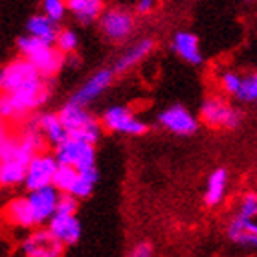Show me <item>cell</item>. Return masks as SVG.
Wrapping results in <instances>:
<instances>
[{
  "mask_svg": "<svg viewBox=\"0 0 257 257\" xmlns=\"http://www.w3.org/2000/svg\"><path fill=\"white\" fill-rule=\"evenodd\" d=\"M48 81L39 77L13 94H0V118L8 121H24L35 108L48 101Z\"/></svg>",
  "mask_w": 257,
  "mask_h": 257,
  "instance_id": "6da1fadb",
  "label": "cell"
},
{
  "mask_svg": "<svg viewBox=\"0 0 257 257\" xmlns=\"http://www.w3.org/2000/svg\"><path fill=\"white\" fill-rule=\"evenodd\" d=\"M21 57L28 59L33 64V68L37 70V74L43 79H52L54 75H57L64 64V54L59 52L57 48L50 46V44L39 41V39L32 37V35H24L17 41Z\"/></svg>",
  "mask_w": 257,
  "mask_h": 257,
  "instance_id": "7a4b0ae2",
  "label": "cell"
},
{
  "mask_svg": "<svg viewBox=\"0 0 257 257\" xmlns=\"http://www.w3.org/2000/svg\"><path fill=\"white\" fill-rule=\"evenodd\" d=\"M57 114H59L70 138L81 140V142L92 145H96L97 140L101 138V121H97L85 107H79V105L68 101Z\"/></svg>",
  "mask_w": 257,
  "mask_h": 257,
  "instance_id": "3957f363",
  "label": "cell"
},
{
  "mask_svg": "<svg viewBox=\"0 0 257 257\" xmlns=\"http://www.w3.org/2000/svg\"><path fill=\"white\" fill-rule=\"evenodd\" d=\"M99 173L97 167L86 169V171H77L72 167H63L59 166V171L55 175L54 188L63 195H72L75 198H86L90 197V193L94 191Z\"/></svg>",
  "mask_w": 257,
  "mask_h": 257,
  "instance_id": "277c9868",
  "label": "cell"
},
{
  "mask_svg": "<svg viewBox=\"0 0 257 257\" xmlns=\"http://www.w3.org/2000/svg\"><path fill=\"white\" fill-rule=\"evenodd\" d=\"M200 119L213 128H235L241 123L242 112L224 97L211 96L200 105Z\"/></svg>",
  "mask_w": 257,
  "mask_h": 257,
  "instance_id": "5b68a950",
  "label": "cell"
},
{
  "mask_svg": "<svg viewBox=\"0 0 257 257\" xmlns=\"http://www.w3.org/2000/svg\"><path fill=\"white\" fill-rule=\"evenodd\" d=\"M57 164L63 167H72L77 171H86L96 167V145L68 138L54 151Z\"/></svg>",
  "mask_w": 257,
  "mask_h": 257,
  "instance_id": "8992f818",
  "label": "cell"
},
{
  "mask_svg": "<svg viewBox=\"0 0 257 257\" xmlns=\"http://www.w3.org/2000/svg\"><path fill=\"white\" fill-rule=\"evenodd\" d=\"M39 77L41 75L30 61L24 57H17L0 68V94H13Z\"/></svg>",
  "mask_w": 257,
  "mask_h": 257,
  "instance_id": "52a82bcc",
  "label": "cell"
},
{
  "mask_svg": "<svg viewBox=\"0 0 257 257\" xmlns=\"http://www.w3.org/2000/svg\"><path fill=\"white\" fill-rule=\"evenodd\" d=\"M101 125L110 133L128 134V136H142L147 133V123L123 105L107 108L101 116Z\"/></svg>",
  "mask_w": 257,
  "mask_h": 257,
  "instance_id": "ba28073f",
  "label": "cell"
},
{
  "mask_svg": "<svg viewBox=\"0 0 257 257\" xmlns=\"http://www.w3.org/2000/svg\"><path fill=\"white\" fill-rule=\"evenodd\" d=\"M57 171H59V164L54 155H48V153L37 155L28 166L26 180H24L28 191H37V189L54 186Z\"/></svg>",
  "mask_w": 257,
  "mask_h": 257,
  "instance_id": "9c48e42d",
  "label": "cell"
},
{
  "mask_svg": "<svg viewBox=\"0 0 257 257\" xmlns=\"http://www.w3.org/2000/svg\"><path fill=\"white\" fill-rule=\"evenodd\" d=\"M99 26H101L105 37L114 43H121L134 32V17L131 11L123 10V8H108L103 11Z\"/></svg>",
  "mask_w": 257,
  "mask_h": 257,
  "instance_id": "30bf717a",
  "label": "cell"
},
{
  "mask_svg": "<svg viewBox=\"0 0 257 257\" xmlns=\"http://www.w3.org/2000/svg\"><path fill=\"white\" fill-rule=\"evenodd\" d=\"M22 250L26 257H61L64 244H61L48 228L32 231L22 242Z\"/></svg>",
  "mask_w": 257,
  "mask_h": 257,
  "instance_id": "8fae6325",
  "label": "cell"
},
{
  "mask_svg": "<svg viewBox=\"0 0 257 257\" xmlns=\"http://www.w3.org/2000/svg\"><path fill=\"white\" fill-rule=\"evenodd\" d=\"M158 121L162 127H166L167 131H171L173 134H178V136H191L198 128L197 118L182 105H171L166 110H162Z\"/></svg>",
  "mask_w": 257,
  "mask_h": 257,
  "instance_id": "7c38bea8",
  "label": "cell"
},
{
  "mask_svg": "<svg viewBox=\"0 0 257 257\" xmlns=\"http://www.w3.org/2000/svg\"><path fill=\"white\" fill-rule=\"evenodd\" d=\"M112 77H114V70L110 68L97 70L96 74L92 75L90 79L86 81L85 85L81 86L79 90L72 96L70 103L79 105V107H86L88 103H92L96 97H99L103 92L107 90L108 86H110V83H112Z\"/></svg>",
  "mask_w": 257,
  "mask_h": 257,
  "instance_id": "4fadbf2b",
  "label": "cell"
},
{
  "mask_svg": "<svg viewBox=\"0 0 257 257\" xmlns=\"http://www.w3.org/2000/svg\"><path fill=\"white\" fill-rule=\"evenodd\" d=\"M26 197H28V200H30V204H32V209H33V215H35L37 224H43L46 220L50 222V219L55 215L61 193L57 191L54 186H50V188L37 189V191H28Z\"/></svg>",
  "mask_w": 257,
  "mask_h": 257,
  "instance_id": "5bb4252c",
  "label": "cell"
},
{
  "mask_svg": "<svg viewBox=\"0 0 257 257\" xmlns=\"http://www.w3.org/2000/svg\"><path fill=\"white\" fill-rule=\"evenodd\" d=\"M226 235L231 242H235L237 246L253 250L257 248V220L242 219L235 215L226 228Z\"/></svg>",
  "mask_w": 257,
  "mask_h": 257,
  "instance_id": "9a60e30c",
  "label": "cell"
},
{
  "mask_svg": "<svg viewBox=\"0 0 257 257\" xmlns=\"http://www.w3.org/2000/svg\"><path fill=\"white\" fill-rule=\"evenodd\" d=\"M48 230L61 244L70 246L75 244L81 237V222L75 215H57L55 213L48 222Z\"/></svg>",
  "mask_w": 257,
  "mask_h": 257,
  "instance_id": "2e32d148",
  "label": "cell"
},
{
  "mask_svg": "<svg viewBox=\"0 0 257 257\" xmlns=\"http://www.w3.org/2000/svg\"><path fill=\"white\" fill-rule=\"evenodd\" d=\"M2 215H4V219L10 224L19 226V228H33V226H37V220H35L32 204H30L28 197L11 198L10 202L4 206V209H2Z\"/></svg>",
  "mask_w": 257,
  "mask_h": 257,
  "instance_id": "e0dca14e",
  "label": "cell"
},
{
  "mask_svg": "<svg viewBox=\"0 0 257 257\" xmlns=\"http://www.w3.org/2000/svg\"><path fill=\"white\" fill-rule=\"evenodd\" d=\"M33 121H35L37 128L44 136V140H46L48 144L54 145V147H57V145H61L63 142H66V140L70 138L63 121H61L59 114H54V112L41 114L37 118H33Z\"/></svg>",
  "mask_w": 257,
  "mask_h": 257,
  "instance_id": "ac0fdd59",
  "label": "cell"
},
{
  "mask_svg": "<svg viewBox=\"0 0 257 257\" xmlns=\"http://www.w3.org/2000/svg\"><path fill=\"white\" fill-rule=\"evenodd\" d=\"M173 50L178 57H182L189 64L202 63V50L198 37L191 32H178L173 37Z\"/></svg>",
  "mask_w": 257,
  "mask_h": 257,
  "instance_id": "d6986e66",
  "label": "cell"
},
{
  "mask_svg": "<svg viewBox=\"0 0 257 257\" xmlns=\"http://www.w3.org/2000/svg\"><path fill=\"white\" fill-rule=\"evenodd\" d=\"M228 184H230V175L224 167L211 171L208 182H206V189H204V202L208 206H219L226 198Z\"/></svg>",
  "mask_w": 257,
  "mask_h": 257,
  "instance_id": "ffe728a7",
  "label": "cell"
},
{
  "mask_svg": "<svg viewBox=\"0 0 257 257\" xmlns=\"http://www.w3.org/2000/svg\"><path fill=\"white\" fill-rule=\"evenodd\" d=\"M153 48H155V41H153V39H142V41H138V43H134L133 46H131V48L116 61L112 70L116 72V74H123V72L131 70L138 63H142V61L153 52Z\"/></svg>",
  "mask_w": 257,
  "mask_h": 257,
  "instance_id": "44dd1931",
  "label": "cell"
},
{
  "mask_svg": "<svg viewBox=\"0 0 257 257\" xmlns=\"http://www.w3.org/2000/svg\"><path fill=\"white\" fill-rule=\"evenodd\" d=\"M28 33L32 35V37L39 39V41H43V43L50 44V46H54L55 41H57V24H54L52 21H48L46 17L41 13V15H33L30 21H28Z\"/></svg>",
  "mask_w": 257,
  "mask_h": 257,
  "instance_id": "7402d4cb",
  "label": "cell"
},
{
  "mask_svg": "<svg viewBox=\"0 0 257 257\" xmlns=\"http://www.w3.org/2000/svg\"><path fill=\"white\" fill-rule=\"evenodd\" d=\"M72 13H74L81 22H94L97 19H101L103 15V2L101 0H68L66 2Z\"/></svg>",
  "mask_w": 257,
  "mask_h": 257,
  "instance_id": "603a6c76",
  "label": "cell"
},
{
  "mask_svg": "<svg viewBox=\"0 0 257 257\" xmlns=\"http://www.w3.org/2000/svg\"><path fill=\"white\" fill-rule=\"evenodd\" d=\"M28 166L21 162H4L0 164V186L11 188L17 184H24Z\"/></svg>",
  "mask_w": 257,
  "mask_h": 257,
  "instance_id": "cb8c5ba5",
  "label": "cell"
},
{
  "mask_svg": "<svg viewBox=\"0 0 257 257\" xmlns=\"http://www.w3.org/2000/svg\"><path fill=\"white\" fill-rule=\"evenodd\" d=\"M239 217L242 219H257V191H246L239 200Z\"/></svg>",
  "mask_w": 257,
  "mask_h": 257,
  "instance_id": "d4e9b609",
  "label": "cell"
},
{
  "mask_svg": "<svg viewBox=\"0 0 257 257\" xmlns=\"http://www.w3.org/2000/svg\"><path fill=\"white\" fill-rule=\"evenodd\" d=\"M66 2L63 0H44L43 2V15L52 21L54 24H57L59 21L64 19V13H66Z\"/></svg>",
  "mask_w": 257,
  "mask_h": 257,
  "instance_id": "484cf974",
  "label": "cell"
},
{
  "mask_svg": "<svg viewBox=\"0 0 257 257\" xmlns=\"http://www.w3.org/2000/svg\"><path fill=\"white\" fill-rule=\"evenodd\" d=\"M237 97L241 101H257V72L242 75V85Z\"/></svg>",
  "mask_w": 257,
  "mask_h": 257,
  "instance_id": "4316f807",
  "label": "cell"
},
{
  "mask_svg": "<svg viewBox=\"0 0 257 257\" xmlns=\"http://www.w3.org/2000/svg\"><path fill=\"white\" fill-rule=\"evenodd\" d=\"M55 44H57V50L63 52L64 55L72 54V52H75V48H77V35H75L72 30H68V28H66V30H59Z\"/></svg>",
  "mask_w": 257,
  "mask_h": 257,
  "instance_id": "83f0119b",
  "label": "cell"
},
{
  "mask_svg": "<svg viewBox=\"0 0 257 257\" xmlns=\"http://www.w3.org/2000/svg\"><path fill=\"white\" fill-rule=\"evenodd\" d=\"M241 85H242V75L237 74V72H224V74L220 75V88L226 94L237 96L239 90H241Z\"/></svg>",
  "mask_w": 257,
  "mask_h": 257,
  "instance_id": "f1b7e54d",
  "label": "cell"
},
{
  "mask_svg": "<svg viewBox=\"0 0 257 257\" xmlns=\"http://www.w3.org/2000/svg\"><path fill=\"white\" fill-rule=\"evenodd\" d=\"M77 211V198L72 195H63L61 193L59 202H57V215H75Z\"/></svg>",
  "mask_w": 257,
  "mask_h": 257,
  "instance_id": "f546056e",
  "label": "cell"
},
{
  "mask_svg": "<svg viewBox=\"0 0 257 257\" xmlns=\"http://www.w3.org/2000/svg\"><path fill=\"white\" fill-rule=\"evenodd\" d=\"M128 257H153V244L147 241L136 242V244L131 248Z\"/></svg>",
  "mask_w": 257,
  "mask_h": 257,
  "instance_id": "4dcf8cb0",
  "label": "cell"
},
{
  "mask_svg": "<svg viewBox=\"0 0 257 257\" xmlns=\"http://www.w3.org/2000/svg\"><path fill=\"white\" fill-rule=\"evenodd\" d=\"M153 8H155V2H153V0H140L138 4H136V11H138L140 15H147V13H151Z\"/></svg>",
  "mask_w": 257,
  "mask_h": 257,
  "instance_id": "1f68e13d",
  "label": "cell"
},
{
  "mask_svg": "<svg viewBox=\"0 0 257 257\" xmlns=\"http://www.w3.org/2000/svg\"><path fill=\"white\" fill-rule=\"evenodd\" d=\"M4 127H6V123H4V119L0 118V131H2V128H4Z\"/></svg>",
  "mask_w": 257,
  "mask_h": 257,
  "instance_id": "d6a6232c",
  "label": "cell"
},
{
  "mask_svg": "<svg viewBox=\"0 0 257 257\" xmlns=\"http://www.w3.org/2000/svg\"><path fill=\"white\" fill-rule=\"evenodd\" d=\"M255 103H257V101H255Z\"/></svg>",
  "mask_w": 257,
  "mask_h": 257,
  "instance_id": "836d02e7",
  "label": "cell"
}]
</instances>
